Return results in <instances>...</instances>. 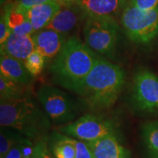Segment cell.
<instances>
[{"instance_id": "3957f363", "label": "cell", "mask_w": 158, "mask_h": 158, "mask_svg": "<svg viewBox=\"0 0 158 158\" xmlns=\"http://www.w3.org/2000/svg\"><path fill=\"white\" fill-rule=\"evenodd\" d=\"M0 124L35 142L46 136L51 127V120L29 97L1 100Z\"/></svg>"}, {"instance_id": "e0dca14e", "label": "cell", "mask_w": 158, "mask_h": 158, "mask_svg": "<svg viewBox=\"0 0 158 158\" xmlns=\"http://www.w3.org/2000/svg\"><path fill=\"white\" fill-rule=\"evenodd\" d=\"M74 138L70 136L54 132L49 138L50 147L56 158H75L76 148Z\"/></svg>"}, {"instance_id": "484cf974", "label": "cell", "mask_w": 158, "mask_h": 158, "mask_svg": "<svg viewBox=\"0 0 158 158\" xmlns=\"http://www.w3.org/2000/svg\"><path fill=\"white\" fill-rule=\"evenodd\" d=\"M27 143H20L17 144L11 148V149L8 152L7 155L5 158H23V147Z\"/></svg>"}, {"instance_id": "7c38bea8", "label": "cell", "mask_w": 158, "mask_h": 158, "mask_svg": "<svg viewBox=\"0 0 158 158\" xmlns=\"http://www.w3.org/2000/svg\"><path fill=\"white\" fill-rule=\"evenodd\" d=\"M85 142L94 158H130V152L122 145L117 135H108Z\"/></svg>"}, {"instance_id": "5bb4252c", "label": "cell", "mask_w": 158, "mask_h": 158, "mask_svg": "<svg viewBox=\"0 0 158 158\" xmlns=\"http://www.w3.org/2000/svg\"><path fill=\"white\" fill-rule=\"evenodd\" d=\"M35 50L33 35L11 33L4 44L1 45V54H5L23 62Z\"/></svg>"}, {"instance_id": "83f0119b", "label": "cell", "mask_w": 158, "mask_h": 158, "mask_svg": "<svg viewBox=\"0 0 158 158\" xmlns=\"http://www.w3.org/2000/svg\"><path fill=\"white\" fill-rule=\"evenodd\" d=\"M56 1L59 2L68 3V2H77L78 0H56Z\"/></svg>"}, {"instance_id": "7a4b0ae2", "label": "cell", "mask_w": 158, "mask_h": 158, "mask_svg": "<svg viewBox=\"0 0 158 158\" xmlns=\"http://www.w3.org/2000/svg\"><path fill=\"white\" fill-rule=\"evenodd\" d=\"M98 57L78 37H69L49 68L53 81L74 92L93 68Z\"/></svg>"}, {"instance_id": "52a82bcc", "label": "cell", "mask_w": 158, "mask_h": 158, "mask_svg": "<svg viewBox=\"0 0 158 158\" xmlns=\"http://www.w3.org/2000/svg\"><path fill=\"white\" fill-rule=\"evenodd\" d=\"M61 133L84 141H92L108 135H117L116 122L108 116L89 114L66 125L59 127Z\"/></svg>"}, {"instance_id": "4316f807", "label": "cell", "mask_w": 158, "mask_h": 158, "mask_svg": "<svg viewBox=\"0 0 158 158\" xmlns=\"http://www.w3.org/2000/svg\"><path fill=\"white\" fill-rule=\"evenodd\" d=\"M48 1H49V0H16L15 2L17 3V5L19 7L27 10L34 7V6L46 2Z\"/></svg>"}, {"instance_id": "603a6c76", "label": "cell", "mask_w": 158, "mask_h": 158, "mask_svg": "<svg viewBox=\"0 0 158 158\" xmlns=\"http://www.w3.org/2000/svg\"><path fill=\"white\" fill-rule=\"evenodd\" d=\"M74 143L76 148L75 158H94L86 142L75 139Z\"/></svg>"}, {"instance_id": "2e32d148", "label": "cell", "mask_w": 158, "mask_h": 158, "mask_svg": "<svg viewBox=\"0 0 158 158\" xmlns=\"http://www.w3.org/2000/svg\"><path fill=\"white\" fill-rule=\"evenodd\" d=\"M61 4L56 0H49L27 10V15L35 32L45 29L59 10Z\"/></svg>"}, {"instance_id": "5b68a950", "label": "cell", "mask_w": 158, "mask_h": 158, "mask_svg": "<svg viewBox=\"0 0 158 158\" xmlns=\"http://www.w3.org/2000/svg\"><path fill=\"white\" fill-rule=\"evenodd\" d=\"M126 35L136 44H149L158 37V7L143 11L127 3L121 15Z\"/></svg>"}, {"instance_id": "9a60e30c", "label": "cell", "mask_w": 158, "mask_h": 158, "mask_svg": "<svg viewBox=\"0 0 158 158\" xmlns=\"http://www.w3.org/2000/svg\"><path fill=\"white\" fill-rule=\"evenodd\" d=\"M0 74L27 86L33 80V76L27 70L22 61L5 54L0 56Z\"/></svg>"}, {"instance_id": "6da1fadb", "label": "cell", "mask_w": 158, "mask_h": 158, "mask_svg": "<svg viewBox=\"0 0 158 158\" xmlns=\"http://www.w3.org/2000/svg\"><path fill=\"white\" fill-rule=\"evenodd\" d=\"M124 82L125 73L121 67L98 57L74 92L89 109L108 110L117 101Z\"/></svg>"}, {"instance_id": "d4e9b609", "label": "cell", "mask_w": 158, "mask_h": 158, "mask_svg": "<svg viewBox=\"0 0 158 158\" xmlns=\"http://www.w3.org/2000/svg\"><path fill=\"white\" fill-rule=\"evenodd\" d=\"M11 31L6 22L5 15L2 12L0 18V45L4 44L11 35Z\"/></svg>"}, {"instance_id": "8992f818", "label": "cell", "mask_w": 158, "mask_h": 158, "mask_svg": "<svg viewBox=\"0 0 158 158\" xmlns=\"http://www.w3.org/2000/svg\"><path fill=\"white\" fill-rule=\"evenodd\" d=\"M37 98L51 122L59 127L73 122L78 115L76 103L58 88L43 85L37 92Z\"/></svg>"}, {"instance_id": "f1b7e54d", "label": "cell", "mask_w": 158, "mask_h": 158, "mask_svg": "<svg viewBox=\"0 0 158 158\" xmlns=\"http://www.w3.org/2000/svg\"><path fill=\"white\" fill-rule=\"evenodd\" d=\"M10 0H0V2H1L2 5H4L5 3H7V2H9Z\"/></svg>"}, {"instance_id": "cb8c5ba5", "label": "cell", "mask_w": 158, "mask_h": 158, "mask_svg": "<svg viewBox=\"0 0 158 158\" xmlns=\"http://www.w3.org/2000/svg\"><path fill=\"white\" fill-rule=\"evenodd\" d=\"M128 3L143 11H149L158 7V0H128Z\"/></svg>"}, {"instance_id": "ba28073f", "label": "cell", "mask_w": 158, "mask_h": 158, "mask_svg": "<svg viewBox=\"0 0 158 158\" xmlns=\"http://www.w3.org/2000/svg\"><path fill=\"white\" fill-rule=\"evenodd\" d=\"M130 101L138 113L158 115V76L146 68L136 71L131 86Z\"/></svg>"}, {"instance_id": "30bf717a", "label": "cell", "mask_w": 158, "mask_h": 158, "mask_svg": "<svg viewBox=\"0 0 158 158\" xmlns=\"http://www.w3.org/2000/svg\"><path fill=\"white\" fill-rule=\"evenodd\" d=\"M76 2L86 16L115 19L118 15H122L128 0H78Z\"/></svg>"}, {"instance_id": "7402d4cb", "label": "cell", "mask_w": 158, "mask_h": 158, "mask_svg": "<svg viewBox=\"0 0 158 158\" xmlns=\"http://www.w3.org/2000/svg\"><path fill=\"white\" fill-rule=\"evenodd\" d=\"M48 136L40 138L35 142L31 158H52Z\"/></svg>"}, {"instance_id": "277c9868", "label": "cell", "mask_w": 158, "mask_h": 158, "mask_svg": "<svg viewBox=\"0 0 158 158\" xmlns=\"http://www.w3.org/2000/svg\"><path fill=\"white\" fill-rule=\"evenodd\" d=\"M84 35L85 43L92 51L115 60L119 37V27L115 19L87 16Z\"/></svg>"}, {"instance_id": "4fadbf2b", "label": "cell", "mask_w": 158, "mask_h": 158, "mask_svg": "<svg viewBox=\"0 0 158 158\" xmlns=\"http://www.w3.org/2000/svg\"><path fill=\"white\" fill-rule=\"evenodd\" d=\"M6 22L12 33L32 35L35 33L27 15V10L21 8L15 2H7L4 5L2 12Z\"/></svg>"}, {"instance_id": "d6986e66", "label": "cell", "mask_w": 158, "mask_h": 158, "mask_svg": "<svg viewBox=\"0 0 158 158\" xmlns=\"http://www.w3.org/2000/svg\"><path fill=\"white\" fill-rule=\"evenodd\" d=\"M34 143L15 130L1 127L0 130V158H5L14 146L20 143Z\"/></svg>"}, {"instance_id": "ac0fdd59", "label": "cell", "mask_w": 158, "mask_h": 158, "mask_svg": "<svg viewBox=\"0 0 158 158\" xmlns=\"http://www.w3.org/2000/svg\"><path fill=\"white\" fill-rule=\"evenodd\" d=\"M141 137L150 158H158V120L146 122L142 126Z\"/></svg>"}, {"instance_id": "44dd1931", "label": "cell", "mask_w": 158, "mask_h": 158, "mask_svg": "<svg viewBox=\"0 0 158 158\" xmlns=\"http://www.w3.org/2000/svg\"><path fill=\"white\" fill-rule=\"evenodd\" d=\"M45 63V58L40 53L35 50L23 62L26 68L33 76H38L42 73Z\"/></svg>"}, {"instance_id": "8fae6325", "label": "cell", "mask_w": 158, "mask_h": 158, "mask_svg": "<svg viewBox=\"0 0 158 158\" xmlns=\"http://www.w3.org/2000/svg\"><path fill=\"white\" fill-rule=\"evenodd\" d=\"M35 50L40 53L45 59L56 57L66 43V35L51 29H44L33 35Z\"/></svg>"}, {"instance_id": "9c48e42d", "label": "cell", "mask_w": 158, "mask_h": 158, "mask_svg": "<svg viewBox=\"0 0 158 158\" xmlns=\"http://www.w3.org/2000/svg\"><path fill=\"white\" fill-rule=\"evenodd\" d=\"M61 7L52 20L45 27L60 34L66 35L73 30L83 19H86V13L76 2H60Z\"/></svg>"}, {"instance_id": "ffe728a7", "label": "cell", "mask_w": 158, "mask_h": 158, "mask_svg": "<svg viewBox=\"0 0 158 158\" xmlns=\"http://www.w3.org/2000/svg\"><path fill=\"white\" fill-rule=\"evenodd\" d=\"M28 97L27 86L6 78L0 74V98L13 100Z\"/></svg>"}]
</instances>
